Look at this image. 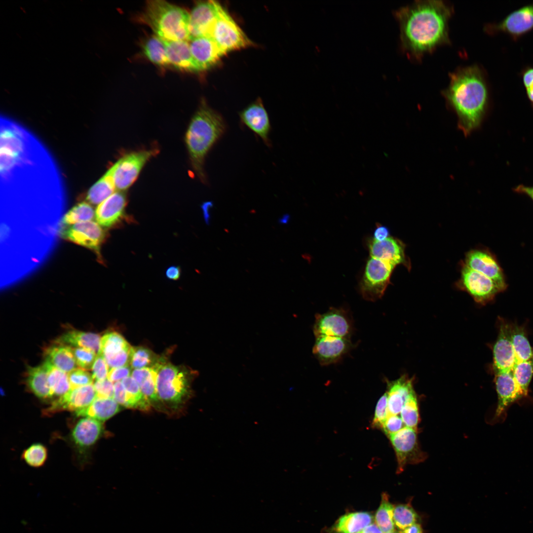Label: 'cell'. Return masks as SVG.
<instances>
[{
    "label": "cell",
    "mask_w": 533,
    "mask_h": 533,
    "mask_svg": "<svg viewBox=\"0 0 533 533\" xmlns=\"http://www.w3.org/2000/svg\"><path fill=\"white\" fill-rule=\"evenodd\" d=\"M453 7L442 0H419L395 11L401 47L417 60L438 46L449 44V20Z\"/></svg>",
    "instance_id": "6da1fadb"
},
{
    "label": "cell",
    "mask_w": 533,
    "mask_h": 533,
    "mask_svg": "<svg viewBox=\"0 0 533 533\" xmlns=\"http://www.w3.org/2000/svg\"><path fill=\"white\" fill-rule=\"evenodd\" d=\"M0 172L4 188L36 186L56 168L44 147L31 133L13 132L0 141Z\"/></svg>",
    "instance_id": "7a4b0ae2"
},
{
    "label": "cell",
    "mask_w": 533,
    "mask_h": 533,
    "mask_svg": "<svg viewBox=\"0 0 533 533\" xmlns=\"http://www.w3.org/2000/svg\"><path fill=\"white\" fill-rule=\"evenodd\" d=\"M450 82L442 92L457 118V126L467 136L478 129L489 104V91L484 72L475 64L450 73Z\"/></svg>",
    "instance_id": "3957f363"
},
{
    "label": "cell",
    "mask_w": 533,
    "mask_h": 533,
    "mask_svg": "<svg viewBox=\"0 0 533 533\" xmlns=\"http://www.w3.org/2000/svg\"><path fill=\"white\" fill-rule=\"evenodd\" d=\"M222 115L202 102L187 128L185 142L192 168L199 180L207 182L204 170L205 158L213 146L227 130Z\"/></svg>",
    "instance_id": "277c9868"
},
{
    "label": "cell",
    "mask_w": 533,
    "mask_h": 533,
    "mask_svg": "<svg viewBox=\"0 0 533 533\" xmlns=\"http://www.w3.org/2000/svg\"><path fill=\"white\" fill-rule=\"evenodd\" d=\"M139 20L164 40H190V13L163 0L147 1Z\"/></svg>",
    "instance_id": "5b68a950"
},
{
    "label": "cell",
    "mask_w": 533,
    "mask_h": 533,
    "mask_svg": "<svg viewBox=\"0 0 533 533\" xmlns=\"http://www.w3.org/2000/svg\"><path fill=\"white\" fill-rule=\"evenodd\" d=\"M153 368L157 374L156 391L158 399L171 403L181 402L189 387L186 373L162 359Z\"/></svg>",
    "instance_id": "8992f818"
},
{
    "label": "cell",
    "mask_w": 533,
    "mask_h": 533,
    "mask_svg": "<svg viewBox=\"0 0 533 533\" xmlns=\"http://www.w3.org/2000/svg\"><path fill=\"white\" fill-rule=\"evenodd\" d=\"M210 37L225 54L252 45V42L220 4Z\"/></svg>",
    "instance_id": "52a82bcc"
},
{
    "label": "cell",
    "mask_w": 533,
    "mask_h": 533,
    "mask_svg": "<svg viewBox=\"0 0 533 533\" xmlns=\"http://www.w3.org/2000/svg\"><path fill=\"white\" fill-rule=\"evenodd\" d=\"M156 153L157 149L139 151L119 159L111 167L116 190L124 191L131 186L146 163Z\"/></svg>",
    "instance_id": "ba28073f"
},
{
    "label": "cell",
    "mask_w": 533,
    "mask_h": 533,
    "mask_svg": "<svg viewBox=\"0 0 533 533\" xmlns=\"http://www.w3.org/2000/svg\"><path fill=\"white\" fill-rule=\"evenodd\" d=\"M394 268L391 265L370 257L360 284L364 298L372 301L381 298L390 283L391 274Z\"/></svg>",
    "instance_id": "9c48e42d"
},
{
    "label": "cell",
    "mask_w": 533,
    "mask_h": 533,
    "mask_svg": "<svg viewBox=\"0 0 533 533\" xmlns=\"http://www.w3.org/2000/svg\"><path fill=\"white\" fill-rule=\"evenodd\" d=\"M388 437L395 452L398 473L402 472L407 465L417 464L426 458V454L419 445L417 429L405 426Z\"/></svg>",
    "instance_id": "30bf717a"
},
{
    "label": "cell",
    "mask_w": 533,
    "mask_h": 533,
    "mask_svg": "<svg viewBox=\"0 0 533 533\" xmlns=\"http://www.w3.org/2000/svg\"><path fill=\"white\" fill-rule=\"evenodd\" d=\"M484 30L489 34L502 33L518 39L533 30V2L512 11L498 22L486 24Z\"/></svg>",
    "instance_id": "8fae6325"
},
{
    "label": "cell",
    "mask_w": 533,
    "mask_h": 533,
    "mask_svg": "<svg viewBox=\"0 0 533 533\" xmlns=\"http://www.w3.org/2000/svg\"><path fill=\"white\" fill-rule=\"evenodd\" d=\"M60 236L90 249L100 256V249L107 237L105 230L97 222L90 221L64 226Z\"/></svg>",
    "instance_id": "7c38bea8"
},
{
    "label": "cell",
    "mask_w": 533,
    "mask_h": 533,
    "mask_svg": "<svg viewBox=\"0 0 533 533\" xmlns=\"http://www.w3.org/2000/svg\"><path fill=\"white\" fill-rule=\"evenodd\" d=\"M458 286L477 303L484 304L492 300L502 292L491 279L463 264Z\"/></svg>",
    "instance_id": "4fadbf2b"
},
{
    "label": "cell",
    "mask_w": 533,
    "mask_h": 533,
    "mask_svg": "<svg viewBox=\"0 0 533 533\" xmlns=\"http://www.w3.org/2000/svg\"><path fill=\"white\" fill-rule=\"evenodd\" d=\"M220 3L214 0L197 2L190 13V40L210 37L216 21Z\"/></svg>",
    "instance_id": "5bb4252c"
},
{
    "label": "cell",
    "mask_w": 533,
    "mask_h": 533,
    "mask_svg": "<svg viewBox=\"0 0 533 533\" xmlns=\"http://www.w3.org/2000/svg\"><path fill=\"white\" fill-rule=\"evenodd\" d=\"M464 265L491 279L502 291L506 289L503 270L496 257L490 251L483 249L469 251L466 255Z\"/></svg>",
    "instance_id": "9a60e30c"
},
{
    "label": "cell",
    "mask_w": 533,
    "mask_h": 533,
    "mask_svg": "<svg viewBox=\"0 0 533 533\" xmlns=\"http://www.w3.org/2000/svg\"><path fill=\"white\" fill-rule=\"evenodd\" d=\"M127 198L124 191H117L98 205L95 210L97 222L103 228H114L129 219L125 209Z\"/></svg>",
    "instance_id": "2e32d148"
},
{
    "label": "cell",
    "mask_w": 533,
    "mask_h": 533,
    "mask_svg": "<svg viewBox=\"0 0 533 533\" xmlns=\"http://www.w3.org/2000/svg\"><path fill=\"white\" fill-rule=\"evenodd\" d=\"M351 328L350 321L344 311L332 308L316 316L313 332L315 337L333 336L349 339Z\"/></svg>",
    "instance_id": "e0dca14e"
},
{
    "label": "cell",
    "mask_w": 533,
    "mask_h": 533,
    "mask_svg": "<svg viewBox=\"0 0 533 533\" xmlns=\"http://www.w3.org/2000/svg\"><path fill=\"white\" fill-rule=\"evenodd\" d=\"M97 397L93 384L71 389L65 395L54 401L51 406L44 411L45 415L68 410L75 413L88 407Z\"/></svg>",
    "instance_id": "ac0fdd59"
},
{
    "label": "cell",
    "mask_w": 533,
    "mask_h": 533,
    "mask_svg": "<svg viewBox=\"0 0 533 533\" xmlns=\"http://www.w3.org/2000/svg\"><path fill=\"white\" fill-rule=\"evenodd\" d=\"M493 359L495 373L512 371L518 362L511 340L510 324L502 320L493 347Z\"/></svg>",
    "instance_id": "d6986e66"
},
{
    "label": "cell",
    "mask_w": 533,
    "mask_h": 533,
    "mask_svg": "<svg viewBox=\"0 0 533 533\" xmlns=\"http://www.w3.org/2000/svg\"><path fill=\"white\" fill-rule=\"evenodd\" d=\"M241 122L259 136L268 147L271 126L268 114L260 99L249 105L239 114Z\"/></svg>",
    "instance_id": "ffe728a7"
},
{
    "label": "cell",
    "mask_w": 533,
    "mask_h": 533,
    "mask_svg": "<svg viewBox=\"0 0 533 533\" xmlns=\"http://www.w3.org/2000/svg\"><path fill=\"white\" fill-rule=\"evenodd\" d=\"M189 41L197 72L204 71L214 66L225 55L210 37L195 38Z\"/></svg>",
    "instance_id": "44dd1931"
},
{
    "label": "cell",
    "mask_w": 533,
    "mask_h": 533,
    "mask_svg": "<svg viewBox=\"0 0 533 533\" xmlns=\"http://www.w3.org/2000/svg\"><path fill=\"white\" fill-rule=\"evenodd\" d=\"M313 353L323 365L336 362L350 347L349 339L333 336L315 337Z\"/></svg>",
    "instance_id": "7402d4cb"
},
{
    "label": "cell",
    "mask_w": 533,
    "mask_h": 533,
    "mask_svg": "<svg viewBox=\"0 0 533 533\" xmlns=\"http://www.w3.org/2000/svg\"><path fill=\"white\" fill-rule=\"evenodd\" d=\"M370 257L387 263L394 267L399 264L407 265L405 255V245L400 240L388 237L382 241L374 238L368 243Z\"/></svg>",
    "instance_id": "603a6c76"
},
{
    "label": "cell",
    "mask_w": 533,
    "mask_h": 533,
    "mask_svg": "<svg viewBox=\"0 0 533 533\" xmlns=\"http://www.w3.org/2000/svg\"><path fill=\"white\" fill-rule=\"evenodd\" d=\"M498 397L495 416H500L511 404L525 396L514 379L512 371L495 373Z\"/></svg>",
    "instance_id": "cb8c5ba5"
},
{
    "label": "cell",
    "mask_w": 533,
    "mask_h": 533,
    "mask_svg": "<svg viewBox=\"0 0 533 533\" xmlns=\"http://www.w3.org/2000/svg\"><path fill=\"white\" fill-rule=\"evenodd\" d=\"M103 430L101 421L88 417L82 418L73 428L71 439L79 450L83 451L90 448L98 440Z\"/></svg>",
    "instance_id": "d4e9b609"
},
{
    "label": "cell",
    "mask_w": 533,
    "mask_h": 533,
    "mask_svg": "<svg viewBox=\"0 0 533 533\" xmlns=\"http://www.w3.org/2000/svg\"><path fill=\"white\" fill-rule=\"evenodd\" d=\"M387 403L389 415H398L408 399L415 393L412 380L406 375L388 382Z\"/></svg>",
    "instance_id": "484cf974"
},
{
    "label": "cell",
    "mask_w": 533,
    "mask_h": 533,
    "mask_svg": "<svg viewBox=\"0 0 533 533\" xmlns=\"http://www.w3.org/2000/svg\"><path fill=\"white\" fill-rule=\"evenodd\" d=\"M170 65L186 71H197L189 41L164 40Z\"/></svg>",
    "instance_id": "4316f807"
},
{
    "label": "cell",
    "mask_w": 533,
    "mask_h": 533,
    "mask_svg": "<svg viewBox=\"0 0 533 533\" xmlns=\"http://www.w3.org/2000/svg\"><path fill=\"white\" fill-rule=\"evenodd\" d=\"M120 410V405L113 398L96 397L87 408L75 413L77 417H86L100 421L113 417Z\"/></svg>",
    "instance_id": "83f0119b"
},
{
    "label": "cell",
    "mask_w": 533,
    "mask_h": 533,
    "mask_svg": "<svg viewBox=\"0 0 533 533\" xmlns=\"http://www.w3.org/2000/svg\"><path fill=\"white\" fill-rule=\"evenodd\" d=\"M27 383L30 390L38 398L47 400L53 397L48 382L47 371L43 363L28 367Z\"/></svg>",
    "instance_id": "f1b7e54d"
},
{
    "label": "cell",
    "mask_w": 533,
    "mask_h": 533,
    "mask_svg": "<svg viewBox=\"0 0 533 533\" xmlns=\"http://www.w3.org/2000/svg\"><path fill=\"white\" fill-rule=\"evenodd\" d=\"M101 339L99 335L95 333L74 330L64 333L56 340V343L89 349L98 354Z\"/></svg>",
    "instance_id": "f546056e"
},
{
    "label": "cell",
    "mask_w": 533,
    "mask_h": 533,
    "mask_svg": "<svg viewBox=\"0 0 533 533\" xmlns=\"http://www.w3.org/2000/svg\"><path fill=\"white\" fill-rule=\"evenodd\" d=\"M45 355V359L67 373L76 368V363L71 346L56 343L46 348Z\"/></svg>",
    "instance_id": "4dcf8cb0"
},
{
    "label": "cell",
    "mask_w": 533,
    "mask_h": 533,
    "mask_svg": "<svg viewBox=\"0 0 533 533\" xmlns=\"http://www.w3.org/2000/svg\"><path fill=\"white\" fill-rule=\"evenodd\" d=\"M112 168L89 190L86 200L93 205H99L111 196L115 190Z\"/></svg>",
    "instance_id": "1f68e13d"
},
{
    "label": "cell",
    "mask_w": 533,
    "mask_h": 533,
    "mask_svg": "<svg viewBox=\"0 0 533 533\" xmlns=\"http://www.w3.org/2000/svg\"><path fill=\"white\" fill-rule=\"evenodd\" d=\"M372 519V516L365 512L345 514L339 519L335 530L337 533H358L370 525Z\"/></svg>",
    "instance_id": "d6a6232c"
},
{
    "label": "cell",
    "mask_w": 533,
    "mask_h": 533,
    "mask_svg": "<svg viewBox=\"0 0 533 533\" xmlns=\"http://www.w3.org/2000/svg\"><path fill=\"white\" fill-rule=\"evenodd\" d=\"M156 371L153 368L134 369L131 376L139 384L142 392L149 400L158 399L156 391Z\"/></svg>",
    "instance_id": "836d02e7"
},
{
    "label": "cell",
    "mask_w": 533,
    "mask_h": 533,
    "mask_svg": "<svg viewBox=\"0 0 533 533\" xmlns=\"http://www.w3.org/2000/svg\"><path fill=\"white\" fill-rule=\"evenodd\" d=\"M510 336L518 361H526L533 359V349L524 328L516 325H510Z\"/></svg>",
    "instance_id": "e575fe53"
},
{
    "label": "cell",
    "mask_w": 533,
    "mask_h": 533,
    "mask_svg": "<svg viewBox=\"0 0 533 533\" xmlns=\"http://www.w3.org/2000/svg\"><path fill=\"white\" fill-rule=\"evenodd\" d=\"M48 374V382L53 396L61 397L67 393L71 386L67 373L53 366L45 359L43 363Z\"/></svg>",
    "instance_id": "d590c367"
},
{
    "label": "cell",
    "mask_w": 533,
    "mask_h": 533,
    "mask_svg": "<svg viewBox=\"0 0 533 533\" xmlns=\"http://www.w3.org/2000/svg\"><path fill=\"white\" fill-rule=\"evenodd\" d=\"M131 347L121 335L114 332H109L101 338L98 354L105 359L117 355Z\"/></svg>",
    "instance_id": "8d00e7d4"
},
{
    "label": "cell",
    "mask_w": 533,
    "mask_h": 533,
    "mask_svg": "<svg viewBox=\"0 0 533 533\" xmlns=\"http://www.w3.org/2000/svg\"><path fill=\"white\" fill-rule=\"evenodd\" d=\"M143 52L152 63L162 67L169 64L163 39L155 36L149 38L143 45Z\"/></svg>",
    "instance_id": "74e56055"
},
{
    "label": "cell",
    "mask_w": 533,
    "mask_h": 533,
    "mask_svg": "<svg viewBox=\"0 0 533 533\" xmlns=\"http://www.w3.org/2000/svg\"><path fill=\"white\" fill-rule=\"evenodd\" d=\"M95 217V211L87 202L78 203L64 215L61 220L64 225L70 226L76 223L92 221Z\"/></svg>",
    "instance_id": "f35d334b"
},
{
    "label": "cell",
    "mask_w": 533,
    "mask_h": 533,
    "mask_svg": "<svg viewBox=\"0 0 533 533\" xmlns=\"http://www.w3.org/2000/svg\"><path fill=\"white\" fill-rule=\"evenodd\" d=\"M394 508L389 502L387 495L383 494L381 503L375 516L376 525L383 533H387L394 530Z\"/></svg>",
    "instance_id": "ab89813d"
},
{
    "label": "cell",
    "mask_w": 533,
    "mask_h": 533,
    "mask_svg": "<svg viewBox=\"0 0 533 533\" xmlns=\"http://www.w3.org/2000/svg\"><path fill=\"white\" fill-rule=\"evenodd\" d=\"M161 359L148 348L132 347L130 365L133 369L153 368Z\"/></svg>",
    "instance_id": "60d3db41"
},
{
    "label": "cell",
    "mask_w": 533,
    "mask_h": 533,
    "mask_svg": "<svg viewBox=\"0 0 533 533\" xmlns=\"http://www.w3.org/2000/svg\"><path fill=\"white\" fill-rule=\"evenodd\" d=\"M121 381L128 394L129 407L147 409L149 406V401L143 395L134 379L131 376Z\"/></svg>",
    "instance_id": "b9f144b4"
},
{
    "label": "cell",
    "mask_w": 533,
    "mask_h": 533,
    "mask_svg": "<svg viewBox=\"0 0 533 533\" xmlns=\"http://www.w3.org/2000/svg\"><path fill=\"white\" fill-rule=\"evenodd\" d=\"M512 372L517 383L525 396H526L533 375V359L529 361L518 362L514 366Z\"/></svg>",
    "instance_id": "7bdbcfd3"
},
{
    "label": "cell",
    "mask_w": 533,
    "mask_h": 533,
    "mask_svg": "<svg viewBox=\"0 0 533 533\" xmlns=\"http://www.w3.org/2000/svg\"><path fill=\"white\" fill-rule=\"evenodd\" d=\"M419 516L408 504H399L394 508L393 520L396 527L402 531L406 528L417 523Z\"/></svg>",
    "instance_id": "ee69618b"
},
{
    "label": "cell",
    "mask_w": 533,
    "mask_h": 533,
    "mask_svg": "<svg viewBox=\"0 0 533 533\" xmlns=\"http://www.w3.org/2000/svg\"><path fill=\"white\" fill-rule=\"evenodd\" d=\"M400 414L405 426L418 430L419 415L418 400L415 393L408 399Z\"/></svg>",
    "instance_id": "f6af8a7d"
},
{
    "label": "cell",
    "mask_w": 533,
    "mask_h": 533,
    "mask_svg": "<svg viewBox=\"0 0 533 533\" xmlns=\"http://www.w3.org/2000/svg\"><path fill=\"white\" fill-rule=\"evenodd\" d=\"M47 457V450L40 443H35L25 450L22 458L30 466L38 467L43 465Z\"/></svg>",
    "instance_id": "bcb514c9"
},
{
    "label": "cell",
    "mask_w": 533,
    "mask_h": 533,
    "mask_svg": "<svg viewBox=\"0 0 533 533\" xmlns=\"http://www.w3.org/2000/svg\"><path fill=\"white\" fill-rule=\"evenodd\" d=\"M72 347L76 365L85 370L91 369L97 354L89 349Z\"/></svg>",
    "instance_id": "7dc6e473"
},
{
    "label": "cell",
    "mask_w": 533,
    "mask_h": 533,
    "mask_svg": "<svg viewBox=\"0 0 533 533\" xmlns=\"http://www.w3.org/2000/svg\"><path fill=\"white\" fill-rule=\"evenodd\" d=\"M68 376L72 388L92 384L94 380L92 375L81 368H75Z\"/></svg>",
    "instance_id": "c3c4849f"
},
{
    "label": "cell",
    "mask_w": 533,
    "mask_h": 533,
    "mask_svg": "<svg viewBox=\"0 0 533 533\" xmlns=\"http://www.w3.org/2000/svg\"><path fill=\"white\" fill-rule=\"evenodd\" d=\"M388 416L387 394L386 392L379 399L377 404L372 426L382 428Z\"/></svg>",
    "instance_id": "681fc988"
},
{
    "label": "cell",
    "mask_w": 533,
    "mask_h": 533,
    "mask_svg": "<svg viewBox=\"0 0 533 533\" xmlns=\"http://www.w3.org/2000/svg\"><path fill=\"white\" fill-rule=\"evenodd\" d=\"M109 369L104 357L102 355L98 354L91 369L93 380L96 381L107 379L109 372Z\"/></svg>",
    "instance_id": "f907efd6"
},
{
    "label": "cell",
    "mask_w": 533,
    "mask_h": 533,
    "mask_svg": "<svg viewBox=\"0 0 533 533\" xmlns=\"http://www.w3.org/2000/svg\"><path fill=\"white\" fill-rule=\"evenodd\" d=\"M405 424L398 415H389L383 424L382 428L385 434L389 437L405 426Z\"/></svg>",
    "instance_id": "816d5d0a"
},
{
    "label": "cell",
    "mask_w": 533,
    "mask_h": 533,
    "mask_svg": "<svg viewBox=\"0 0 533 533\" xmlns=\"http://www.w3.org/2000/svg\"><path fill=\"white\" fill-rule=\"evenodd\" d=\"M93 385L97 397L101 398H113L114 383L108 378L102 381H95Z\"/></svg>",
    "instance_id": "f5cc1de1"
},
{
    "label": "cell",
    "mask_w": 533,
    "mask_h": 533,
    "mask_svg": "<svg viewBox=\"0 0 533 533\" xmlns=\"http://www.w3.org/2000/svg\"><path fill=\"white\" fill-rule=\"evenodd\" d=\"M132 369L130 365L112 368L109 370L108 379L114 383L121 381L131 376Z\"/></svg>",
    "instance_id": "db71d44e"
},
{
    "label": "cell",
    "mask_w": 533,
    "mask_h": 533,
    "mask_svg": "<svg viewBox=\"0 0 533 533\" xmlns=\"http://www.w3.org/2000/svg\"><path fill=\"white\" fill-rule=\"evenodd\" d=\"M113 398L119 404L129 407V398L121 381L114 383Z\"/></svg>",
    "instance_id": "11a10c76"
},
{
    "label": "cell",
    "mask_w": 533,
    "mask_h": 533,
    "mask_svg": "<svg viewBox=\"0 0 533 533\" xmlns=\"http://www.w3.org/2000/svg\"><path fill=\"white\" fill-rule=\"evenodd\" d=\"M521 78L525 89L533 85V67H526L521 73Z\"/></svg>",
    "instance_id": "9f6ffc18"
},
{
    "label": "cell",
    "mask_w": 533,
    "mask_h": 533,
    "mask_svg": "<svg viewBox=\"0 0 533 533\" xmlns=\"http://www.w3.org/2000/svg\"><path fill=\"white\" fill-rule=\"evenodd\" d=\"M388 229L385 226L377 225L374 232V239L377 241H382L388 237Z\"/></svg>",
    "instance_id": "6f0895ef"
},
{
    "label": "cell",
    "mask_w": 533,
    "mask_h": 533,
    "mask_svg": "<svg viewBox=\"0 0 533 533\" xmlns=\"http://www.w3.org/2000/svg\"><path fill=\"white\" fill-rule=\"evenodd\" d=\"M181 269L179 266H172L166 270L165 275L167 278L171 280H177L181 276Z\"/></svg>",
    "instance_id": "680465c9"
},
{
    "label": "cell",
    "mask_w": 533,
    "mask_h": 533,
    "mask_svg": "<svg viewBox=\"0 0 533 533\" xmlns=\"http://www.w3.org/2000/svg\"><path fill=\"white\" fill-rule=\"evenodd\" d=\"M513 190L517 193L529 196L533 201V186L529 187L521 184L514 188Z\"/></svg>",
    "instance_id": "91938a15"
},
{
    "label": "cell",
    "mask_w": 533,
    "mask_h": 533,
    "mask_svg": "<svg viewBox=\"0 0 533 533\" xmlns=\"http://www.w3.org/2000/svg\"><path fill=\"white\" fill-rule=\"evenodd\" d=\"M401 533H422V529L419 524L416 523L401 531Z\"/></svg>",
    "instance_id": "94428289"
},
{
    "label": "cell",
    "mask_w": 533,
    "mask_h": 533,
    "mask_svg": "<svg viewBox=\"0 0 533 533\" xmlns=\"http://www.w3.org/2000/svg\"><path fill=\"white\" fill-rule=\"evenodd\" d=\"M358 533H383L380 528L375 524H370Z\"/></svg>",
    "instance_id": "6125c7cd"
},
{
    "label": "cell",
    "mask_w": 533,
    "mask_h": 533,
    "mask_svg": "<svg viewBox=\"0 0 533 533\" xmlns=\"http://www.w3.org/2000/svg\"><path fill=\"white\" fill-rule=\"evenodd\" d=\"M527 96L533 107V85L526 89Z\"/></svg>",
    "instance_id": "be15d7a7"
},
{
    "label": "cell",
    "mask_w": 533,
    "mask_h": 533,
    "mask_svg": "<svg viewBox=\"0 0 533 533\" xmlns=\"http://www.w3.org/2000/svg\"><path fill=\"white\" fill-rule=\"evenodd\" d=\"M289 217L287 215H284L283 217H281L279 220V222L280 224H286L288 221Z\"/></svg>",
    "instance_id": "e7e4bbea"
},
{
    "label": "cell",
    "mask_w": 533,
    "mask_h": 533,
    "mask_svg": "<svg viewBox=\"0 0 533 533\" xmlns=\"http://www.w3.org/2000/svg\"><path fill=\"white\" fill-rule=\"evenodd\" d=\"M400 533L398 532V531L394 530V531H393L392 532H388V533Z\"/></svg>",
    "instance_id": "03108f58"
}]
</instances>
